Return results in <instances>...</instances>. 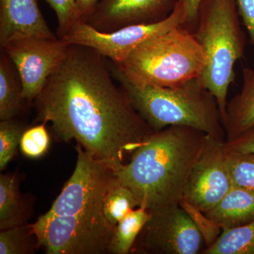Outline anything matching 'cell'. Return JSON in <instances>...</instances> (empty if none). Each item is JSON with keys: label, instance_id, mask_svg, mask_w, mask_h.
Masks as SVG:
<instances>
[{"label": "cell", "instance_id": "1", "mask_svg": "<svg viewBox=\"0 0 254 254\" xmlns=\"http://www.w3.org/2000/svg\"><path fill=\"white\" fill-rule=\"evenodd\" d=\"M115 81L107 58L68 44L34 103L37 120L50 123L58 141L75 140L115 173L155 131Z\"/></svg>", "mask_w": 254, "mask_h": 254}, {"label": "cell", "instance_id": "2", "mask_svg": "<svg viewBox=\"0 0 254 254\" xmlns=\"http://www.w3.org/2000/svg\"><path fill=\"white\" fill-rule=\"evenodd\" d=\"M75 149L74 171L51 208L31 224L32 230L47 254H109L115 227L105 218L103 203L115 172L81 145Z\"/></svg>", "mask_w": 254, "mask_h": 254}, {"label": "cell", "instance_id": "3", "mask_svg": "<svg viewBox=\"0 0 254 254\" xmlns=\"http://www.w3.org/2000/svg\"><path fill=\"white\" fill-rule=\"evenodd\" d=\"M206 135L187 126L155 131L115 177L149 213L180 205Z\"/></svg>", "mask_w": 254, "mask_h": 254}, {"label": "cell", "instance_id": "4", "mask_svg": "<svg viewBox=\"0 0 254 254\" xmlns=\"http://www.w3.org/2000/svg\"><path fill=\"white\" fill-rule=\"evenodd\" d=\"M108 63L133 108L155 131L187 126L226 141L218 102L199 78L173 88L148 86L130 81L111 61Z\"/></svg>", "mask_w": 254, "mask_h": 254}, {"label": "cell", "instance_id": "5", "mask_svg": "<svg viewBox=\"0 0 254 254\" xmlns=\"http://www.w3.org/2000/svg\"><path fill=\"white\" fill-rule=\"evenodd\" d=\"M240 17L237 0H201L193 32L207 58L199 78L216 98L222 125L226 116L227 93L236 76L235 65L245 58L247 38Z\"/></svg>", "mask_w": 254, "mask_h": 254}, {"label": "cell", "instance_id": "6", "mask_svg": "<svg viewBox=\"0 0 254 254\" xmlns=\"http://www.w3.org/2000/svg\"><path fill=\"white\" fill-rule=\"evenodd\" d=\"M113 63L134 83L173 88L200 78L207 58L193 33L178 26L138 45L121 63Z\"/></svg>", "mask_w": 254, "mask_h": 254}, {"label": "cell", "instance_id": "7", "mask_svg": "<svg viewBox=\"0 0 254 254\" xmlns=\"http://www.w3.org/2000/svg\"><path fill=\"white\" fill-rule=\"evenodd\" d=\"M185 4L179 0L166 19L150 24L133 25L112 32H101L82 21L75 20L60 39L69 45H79L95 50L105 58L120 63L138 45L186 22Z\"/></svg>", "mask_w": 254, "mask_h": 254}, {"label": "cell", "instance_id": "8", "mask_svg": "<svg viewBox=\"0 0 254 254\" xmlns=\"http://www.w3.org/2000/svg\"><path fill=\"white\" fill-rule=\"evenodd\" d=\"M132 248L135 254H198L205 241L180 205L152 212Z\"/></svg>", "mask_w": 254, "mask_h": 254}, {"label": "cell", "instance_id": "9", "mask_svg": "<svg viewBox=\"0 0 254 254\" xmlns=\"http://www.w3.org/2000/svg\"><path fill=\"white\" fill-rule=\"evenodd\" d=\"M68 44L59 38L25 37L1 47L17 70L27 103L34 102L50 75L63 61Z\"/></svg>", "mask_w": 254, "mask_h": 254}, {"label": "cell", "instance_id": "10", "mask_svg": "<svg viewBox=\"0 0 254 254\" xmlns=\"http://www.w3.org/2000/svg\"><path fill=\"white\" fill-rule=\"evenodd\" d=\"M225 142L206 135L203 150L184 192L182 200L205 213L218 204L234 185Z\"/></svg>", "mask_w": 254, "mask_h": 254}, {"label": "cell", "instance_id": "11", "mask_svg": "<svg viewBox=\"0 0 254 254\" xmlns=\"http://www.w3.org/2000/svg\"><path fill=\"white\" fill-rule=\"evenodd\" d=\"M179 0H102L83 21L101 32L166 19Z\"/></svg>", "mask_w": 254, "mask_h": 254}, {"label": "cell", "instance_id": "12", "mask_svg": "<svg viewBox=\"0 0 254 254\" xmlns=\"http://www.w3.org/2000/svg\"><path fill=\"white\" fill-rule=\"evenodd\" d=\"M25 37L57 38L37 0H0V47Z\"/></svg>", "mask_w": 254, "mask_h": 254}, {"label": "cell", "instance_id": "13", "mask_svg": "<svg viewBox=\"0 0 254 254\" xmlns=\"http://www.w3.org/2000/svg\"><path fill=\"white\" fill-rule=\"evenodd\" d=\"M243 83L240 93L227 102L223 127L226 141L254 128V71L245 67L242 71Z\"/></svg>", "mask_w": 254, "mask_h": 254}, {"label": "cell", "instance_id": "14", "mask_svg": "<svg viewBox=\"0 0 254 254\" xmlns=\"http://www.w3.org/2000/svg\"><path fill=\"white\" fill-rule=\"evenodd\" d=\"M205 214L222 230L250 223L254 220V193L233 185L218 204Z\"/></svg>", "mask_w": 254, "mask_h": 254}, {"label": "cell", "instance_id": "15", "mask_svg": "<svg viewBox=\"0 0 254 254\" xmlns=\"http://www.w3.org/2000/svg\"><path fill=\"white\" fill-rule=\"evenodd\" d=\"M17 174L0 175V230L27 224L33 213L31 199L19 189Z\"/></svg>", "mask_w": 254, "mask_h": 254}, {"label": "cell", "instance_id": "16", "mask_svg": "<svg viewBox=\"0 0 254 254\" xmlns=\"http://www.w3.org/2000/svg\"><path fill=\"white\" fill-rule=\"evenodd\" d=\"M23 86L14 64L0 54V120L14 119L23 110Z\"/></svg>", "mask_w": 254, "mask_h": 254}, {"label": "cell", "instance_id": "17", "mask_svg": "<svg viewBox=\"0 0 254 254\" xmlns=\"http://www.w3.org/2000/svg\"><path fill=\"white\" fill-rule=\"evenodd\" d=\"M150 213L143 207H138L122 219L114 230L110 241L109 254H131L132 248Z\"/></svg>", "mask_w": 254, "mask_h": 254}, {"label": "cell", "instance_id": "18", "mask_svg": "<svg viewBox=\"0 0 254 254\" xmlns=\"http://www.w3.org/2000/svg\"><path fill=\"white\" fill-rule=\"evenodd\" d=\"M201 254H254V220L222 230L216 242L205 248Z\"/></svg>", "mask_w": 254, "mask_h": 254}, {"label": "cell", "instance_id": "19", "mask_svg": "<svg viewBox=\"0 0 254 254\" xmlns=\"http://www.w3.org/2000/svg\"><path fill=\"white\" fill-rule=\"evenodd\" d=\"M138 207L139 203L133 192L116 178L103 203V213L107 221L115 227L127 214Z\"/></svg>", "mask_w": 254, "mask_h": 254}, {"label": "cell", "instance_id": "20", "mask_svg": "<svg viewBox=\"0 0 254 254\" xmlns=\"http://www.w3.org/2000/svg\"><path fill=\"white\" fill-rule=\"evenodd\" d=\"M39 249L38 238L31 224L6 229L0 232V254H33Z\"/></svg>", "mask_w": 254, "mask_h": 254}, {"label": "cell", "instance_id": "21", "mask_svg": "<svg viewBox=\"0 0 254 254\" xmlns=\"http://www.w3.org/2000/svg\"><path fill=\"white\" fill-rule=\"evenodd\" d=\"M27 127L16 119L0 122V170L2 171L11 161L20 145L23 132Z\"/></svg>", "mask_w": 254, "mask_h": 254}, {"label": "cell", "instance_id": "22", "mask_svg": "<svg viewBox=\"0 0 254 254\" xmlns=\"http://www.w3.org/2000/svg\"><path fill=\"white\" fill-rule=\"evenodd\" d=\"M50 145V136L46 124L27 127L20 142V150L24 156L31 159L42 158L48 153Z\"/></svg>", "mask_w": 254, "mask_h": 254}, {"label": "cell", "instance_id": "23", "mask_svg": "<svg viewBox=\"0 0 254 254\" xmlns=\"http://www.w3.org/2000/svg\"><path fill=\"white\" fill-rule=\"evenodd\" d=\"M227 152L233 185L254 193V153Z\"/></svg>", "mask_w": 254, "mask_h": 254}, {"label": "cell", "instance_id": "24", "mask_svg": "<svg viewBox=\"0 0 254 254\" xmlns=\"http://www.w3.org/2000/svg\"><path fill=\"white\" fill-rule=\"evenodd\" d=\"M180 205L190 215L195 226L203 237L205 248L213 245L221 235V227L207 216L206 214L188 202L182 200Z\"/></svg>", "mask_w": 254, "mask_h": 254}, {"label": "cell", "instance_id": "25", "mask_svg": "<svg viewBox=\"0 0 254 254\" xmlns=\"http://www.w3.org/2000/svg\"><path fill=\"white\" fill-rule=\"evenodd\" d=\"M58 18V37L62 38L75 20L76 0H46Z\"/></svg>", "mask_w": 254, "mask_h": 254}, {"label": "cell", "instance_id": "26", "mask_svg": "<svg viewBox=\"0 0 254 254\" xmlns=\"http://www.w3.org/2000/svg\"><path fill=\"white\" fill-rule=\"evenodd\" d=\"M227 151L237 153H254V128H251L232 141L225 142Z\"/></svg>", "mask_w": 254, "mask_h": 254}, {"label": "cell", "instance_id": "27", "mask_svg": "<svg viewBox=\"0 0 254 254\" xmlns=\"http://www.w3.org/2000/svg\"><path fill=\"white\" fill-rule=\"evenodd\" d=\"M239 15L250 36L254 54V0H237Z\"/></svg>", "mask_w": 254, "mask_h": 254}, {"label": "cell", "instance_id": "28", "mask_svg": "<svg viewBox=\"0 0 254 254\" xmlns=\"http://www.w3.org/2000/svg\"><path fill=\"white\" fill-rule=\"evenodd\" d=\"M187 11L186 22L182 27L193 33L198 21V8L201 0H181Z\"/></svg>", "mask_w": 254, "mask_h": 254}, {"label": "cell", "instance_id": "29", "mask_svg": "<svg viewBox=\"0 0 254 254\" xmlns=\"http://www.w3.org/2000/svg\"><path fill=\"white\" fill-rule=\"evenodd\" d=\"M100 1L102 0H76L75 20L83 21L91 14Z\"/></svg>", "mask_w": 254, "mask_h": 254}]
</instances>
